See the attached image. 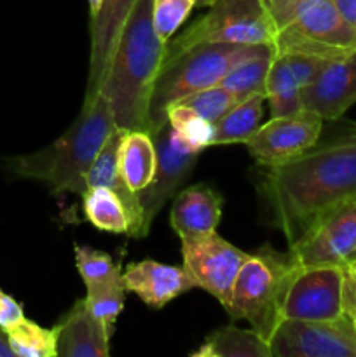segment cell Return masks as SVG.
<instances>
[{"instance_id": "obj_1", "label": "cell", "mask_w": 356, "mask_h": 357, "mask_svg": "<svg viewBox=\"0 0 356 357\" xmlns=\"http://www.w3.org/2000/svg\"><path fill=\"white\" fill-rule=\"evenodd\" d=\"M257 188L265 222L293 246L318 218L356 195V132L278 166H262Z\"/></svg>"}, {"instance_id": "obj_2", "label": "cell", "mask_w": 356, "mask_h": 357, "mask_svg": "<svg viewBox=\"0 0 356 357\" xmlns=\"http://www.w3.org/2000/svg\"><path fill=\"white\" fill-rule=\"evenodd\" d=\"M152 7L154 0L135 2L98 89L110 103L115 126L124 131L150 132V96L168 45L154 28Z\"/></svg>"}, {"instance_id": "obj_3", "label": "cell", "mask_w": 356, "mask_h": 357, "mask_svg": "<svg viewBox=\"0 0 356 357\" xmlns=\"http://www.w3.org/2000/svg\"><path fill=\"white\" fill-rule=\"evenodd\" d=\"M117 128L110 103L101 93L84 100L77 121L52 145L37 152L7 160L16 176L44 181L52 194L87 192V173L103 149L108 136Z\"/></svg>"}, {"instance_id": "obj_4", "label": "cell", "mask_w": 356, "mask_h": 357, "mask_svg": "<svg viewBox=\"0 0 356 357\" xmlns=\"http://www.w3.org/2000/svg\"><path fill=\"white\" fill-rule=\"evenodd\" d=\"M272 51L274 49L271 45L199 44L187 51L164 56L150 96V136L168 124L166 110L171 105L220 84L227 73L244 59Z\"/></svg>"}, {"instance_id": "obj_5", "label": "cell", "mask_w": 356, "mask_h": 357, "mask_svg": "<svg viewBox=\"0 0 356 357\" xmlns=\"http://www.w3.org/2000/svg\"><path fill=\"white\" fill-rule=\"evenodd\" d=\"M300 267L292 251L281 253L269 244L248 255L234 282L227 309L230 319L246 321L264 340H271L281 324L286 295Z\"/></svg>"}, {"instance_id": "obj_6", "label": "cell", "mask_w": 356, "mask_h": 357, "mask_svg": "<svg viewBox=\"0 0 356 357\" xmlns=\"http://www.w3.org/2000/svg\"><path fill=\"white\" fill-rule=\"evenodd\" d=\"M276 28L274 52L337 59L356 51V30L332 0H264Z\"/></svg>"}, {"instance_id": "obj_7", "label": "cell", "mask_w": 356, "mask_h": 357, "mask_svg": "<svg viewBox=\"0 0 356 357\" xmlns=\"http://www.w3.org/2000/svg\"><path fill=\"white\" fill-rule=\"evenodd\" d=\"M274 40L276 28L264 0H216L205 16L166 45V56L199 44L271 45L274 49Z\"/></svg>"}, {"instance_id": "obj_8", "label": "cell", "mask_w": 356, "mask_h": 357, "mask_svg": "<svg viewBox=\"0 0 356 357\" xmlns=\"http://www.w3.org/2000/svg\"><path fill=\"white\" fill-rule=\"evenodd\" d=\"M269 347L272 357H356V321L283 319Z\"/></svg>"}, {"instance_id": "obj_9", "label": "cell", "mask_w": 356, "mask_h": 357, "mask_svg": "<svg viewBox=\"0 0 356 357\" xmlns=\"http://www.w3.org/2000/svg\"><path fill=\"white\" fill-rule=\"evenodd\" d=\"M184 268L195 288L215 296L223 309H229L232 288L248 253L222 239L216 232L192 239H181Z\"/></svg>"}, {"instance_id": "obj_10", "label": "cell", "mask_w": 356, "mask_h": 357, "mask_svg": "<svg viewBox=\"0 0 356 357\" xmlns=\"http://www.w3.org/2000/svg\"><path fill=\"white\" fill-rule=\"evenodd\" d=\"M288 250L304 267L356 261V195L318 218Z\"/></svg>"}, {"instance_id": "obj_11", "label": "cell", "mask_w": 356, "mask_h": 357, "mask_svg": "<svg viewBox=\"0 0 356 357\" xmlns=\"http://www.w3.org/2000/svg\"><path fill=\"white\" fill-rule=\"evenodd\" d=\"M344 314V268L302 265L290 284L283 319L334 321Z\"/></svg>"}, {"instance_id": "obj_12", "label": "cell", "mask_w": 356, "mask_h": 357, "mask_svg": "<svg viewBox=\"0 0 356 357\" xmlns=\"http://www.w3.org/2000/svg\"><path fill=\"white\" fill-rule=\"evenodd\" d=\"M321 129L323 119L302 108L285 117H271L244 145L258 166H278L313 149L320 139Z\"/></svg>"}, {"instance_id": "obj_13", "label": "cell", "mask_w": 356, "mask_h": 357, "mask_svg": "<svg viewBox=\"0 0 356 357\" xmlns=\"http://www.w3.org/2000/svg\"><path fill=\"white\" fill-rule=\"evenodd\" d=\"M152 138L156 142L157 152L156 173L152 181L142 192H138L140 204L143 209V222L149 232L163 206L177 195L178 188L194 169L199 155L180 136L175 135L170 124L161 128Z\"/></svg>"}, {"instance_id": "obj_14", "label": "cell", "mask_w": 356, "mask_h": 357, "mask_svg": "<svg viewBox=\"0 0 356 357\" xmlns=\"http://www.w3.org/2000/svg\"><path fill=\"white\" fill-rule=\"evenodd\" d=\"M304 108L323 121H337L356 103V51L332 59L313 84L302 89Z\"/></svg>"}, {"instance_id": "obj_15", "label": "cell", "mask_w": 356, "mask_h": 357, "mask_svg": "<svg viewBox=\"0 0 356 357\" xmlns=\"http://www.w3.org/2000/svg\"><path fill=\"white\" fill-rule=\"evenodd\" d=\"M122 275L128 291L136 293L150 309H163L171 300L195 288L184 267L164 265L156 260L129 264Z\"/></svg>"}, {"instance_id": "obj_16", "label": "cell", "mask_w": 356, "mask_h": 357, "mask_svg": "<svg viewBox=\"0 0 356 357\" xmlns=\"http://www.w3.org/2000/svg\"><path fill=\"white\" fill-rule=\"evenodd\" d=\"M136 0H103L96 16L91 17L89 77L84 100H91L100 89L110 65L115 44Z\"/></svg>"}, {"instance_id": "obj_17", "label": "cell", "mask_w": 356, "mask_h": 357, "mask_svg": "<svg viewBox=\"0 0 356 357\" xmlns=\"http://www.w3.org/2000/svg\"><path fill=\"white\" fill-rule=\"evenodd\" d=\"M223 197L206 183L192 185L178 192L170 213L171 229L181 239L216 232L222 220Z\"/></svg>"}, {"instance_id": "obj_18", "label": "cell", "mask_w": 356, "mask_h": 357, "mask_svg": "<svg viewBox=\"0 0 356 357\" xmlns=\"http://www.w3.org/2000/svg\"><path fill=\"white\" fill-rule=\"evenodd\" d=\"M124 129L115 128L114 132L108 136L103 149L100 150L94 162L91 164L89 173H87V188L91 187H107L117 194L122 206L126 209V215L129 220L128 236L133 239H143L149 236L145 222H143V209L140 204L138 192H133L126 185L121 171H119V145H121Z\"/></svg>"}, {"instance_id": "obj_19", "label": "cell", "mask_w": 356, "mask_h": 357, "mask_svg": "<svg viewBox=\"0 0 356 357\" xmlns=\"http://www.w3.org/2000/svg\"><path fill=\"white\" fill-rule=\"evenodd\" d=\"M59 357H108L112 333L87 310L84 300H77L58 324Z\"/></svg>"}, {"instance_id": "obj_20", "label": "cell", "mask_w": 356, "mask_h": 357, "mask_svg": "<svg viewBox=\"0 0 356 357\" xmlns=\"http://www.w3.org/2000/svg\"><path fill=\"white\" fill-rule=\"evenodd\" d=\"M156 142L147 131H124L119 145V171L133 192H142L156 173Z\"/></svg>"}, {"instance_id": "obj_21", "label": "cell", "mask_w": 356, "mask_h": 357, "mask_svg": "<svg viewBox=\"0 0 356 357\" xmlns=\"http://www.w3.org/2000/svg\"><path fill=\"white\" fill-rule=\"evenodd\" d=\"M195 357H272L269 342L255 330L225 326L205 338L201 347L192 352Z\"/></svg>"}, {"instance_id": "obj_22", "label": "cell", "mask_w": 356, "mask_h": 357, "mask_svg": "<svg viewBox=\"0 0 356 357\" xmlns=\"http://www.w3.org/2000/svg\"><path fill=\"white\" fill-rule=\"evenodd\" d=\"M264 101L265 94H253L230 108L218 122H215V138L212 146L246 143L260 128Z\"/></svg>"}, {"instance_id": "obj_23", "label": "cell", "mask_w": 356, "mask_h": 357, "mask_svg": "<svg viewBox=\"0 0 356 357\" xmlns=\"http://www.w3.org/2000/svg\"><path fill=\"white\" fill-rule=\"evenodd\" d=\"M265 100L271 107V117H285V115L297 114L304 108L302 87L283 54L274 52L272 56L267 86H265Z\"/></svg>"}, {"instance_id": "obj_24", "label": "cell", "mask_w": 356, "mask_h": 357, "mask_svg": "<svg viewBox=\"0 0 356 357\" xmlns=\"http://www.w3.org/2000/svg\"><path fill=\"white\" fill-rule=\"evenodd\" d=\"M82 208L87 222L101 232L128 236L129 220L121 199L107 187H91L82 195Z\"/></svg>"}, {"instance_id": "obj_25", "label": "cell", "mask_w": 356, "mask_h": 357, "mask_svg": "<svg viewBox=\"0 0 356 357\" xmlns=\"http://www.w3.org/2000/svg\"><path fill=\"white\" fill-rule=\"evenodd\" d=\"M16 357H58V330L23 319L6 331Z\"/></svg>"}, {"instance_id": "obj_26", "label": "cell", "mask_w": 356, "mask_h": 357, "mask_svg": "<svg viewBox=\"0 0 356 357\" xmlns=\"http://www.w3.org/2000/svg\"><path fill=\"white\" fill-rule=\"evenodd\" d=\"M272 56H274V51L244 59L239 65L234 66L220 84L229 89L237 101L246 100L253 94H265Z\"/></svg>"}, {"instance_id": "obj_27", "label": "cell", "mask_w": 356, "mask_h": 357, "mask_svg": "<svg viewBox=\"0 0 356 357\" xmlns=\"http://www.w3.org/2000/svg\"><path fill=\"white\" fill-rule=\"evenodd\" d=\"M166 119L175 135L180 136L194 152L201 153L202 150L213 145L215 124L206 121L194 108L175 103L166 110Z\"/></svg>"}, {"instance_id": "obj_28", "label": "cell", "mask_w": 356, "mask_h": 357, "mask_svg": "<svg viewBox=\"0 0 356 357\" xmlns=\"http://www.w3.org/2000/svg\"><path fill=\"white\" fill-rule=\"evenodd\" d=\"M126 293H128V288H126L124 275L114 279V281L87 288L86 298H84L87 310L96 319H100L110 333H114L115 321L124 309Z\"/></svg>"}, {"instance_id": "obj_29", "label": "cell", "mask_w": 356, "mask_h": 357, "mask_svg": "<svg viewBox=\"0 0 356 357\" xmlns=\"http://www.w3.org/2000/svg\"><path fill=\"white\" fill-rule=\"evenodd\" d=\"M75 264L86 288L121 278V265L114 264L110 255L91 250L89 246H75Z\"/></svg>"}, {"instance_id": "obj_30", "label": "cell", "mask_w": 356, "mask_h": 357, "mask_svg": "<svg viewBox=\"0 0 356 357\" xmlns=\"http://www.w3.org/2000/svg\"><path fill=\"white\" fill-rule=\"evenodd\" d=\"M178 103L194 108V110L198 112L199 115H202L206 121L215 124V122H218L230 108L236 107L239 101H237L236 96H234L229 89H225L222 84H216V86L206 87V89L198 91V93L184 98V100L178 101Z\"/></svg>"}, {"instance_id": "obj_31", "label": "cell", "mask_w": 356, "mask_h": 357, "mask_svg": "<svg viewBox=\"0 0 356 357\" xmlns=\"http://www.w3.org/2000/svg\"><path fill=\"white\" fill-rule=\"evenodd\" d=\"M194 2L192 0H154L152 20L154 28L163 42H170L175 31L181 26L191 14Z\"/></svg>"}, {"instance_id": "obj_32", "label": "cell", "mask_w": 356, "mask_h": 357, "mask_svg": "<svg viewBox=\"0 0 356 357\" xmlns=\"http://www.w3.org/2000/svg\"><path fill=\"white\" fill-rule=\"evenodd\" d=\"M278 54V52H276ZM288 61L290 68H292L293 75L299 80L300 87H307L309 84H313L314 80L320 77V73L323 72L325 66L330 63V59L318 58V56L311 54H299V52H292V54H283Z\"/></svg>"}, {"instance_id": "obj_33", "label": "cell", "mask_w": 356, "mask_h": 357, "mask_svg": "<svg viewBox=\"0 0 356 357\" xmlns=\"http://www.w3.org/2000/svg\"><path fill=\"white\" fill-rule=\"evenodd\" d=\"M24 317L23 307L20 302L13 298L7 293L0 291V330L7 331L10 326L20 323Z\"/></svg>"}, {"instance_id": "obj_34", "label": "cell", "mask_w": 356, "mask_h": 357, "mask_svg": "<svg viewBox=\"0 0 356 357\" xmlns=\"http://www.w3.org/2000/svg\"><path fill=\"white\" fill-rule=\"evenodd\" d=\"M344 310L356 321V261L344 265Z\"/></svg>"}, {"instance_id": "obj_35", "label": "cell", "mask_w": 356, "mask_h": 357, "mask_svg": "<svg viewBox=\"0 0 356 357\" xmlns=\"http://www.w3.org/2000/svg\"><path fill=\"white\" fill-rule=\"evenodd\" d=\"M332 2L337 7L342 20L356 30V0H332Z\"/></svg>"}, {"instance_id": "obj_36", "label": "cell", "mask_w": 356, "mask_h": 357, "mask_svg": "<svg viewBox=\"0 0 356 357\" xmlns=\"http://www.w3.org/2000/svg\"><path fill=\"white\" fill-rule=\"evenodd\" d=\"M0 357H16L14 356L13 349H10L7 333L3 330H0Z\"/></svg>"}, {"instance_id": "obj_37", "label": "cell", "mask_w": 356, "mask_h": 357, "mask_svg": "<svg viewBox=\"0 0 356 357\" xmlns=\"http://www.w3.org/2000/svg\"><path fill=\"white\" fill-rule=\"evenodd\" d=\"M101 2H103V0H87V3H89L91 17L96 16V13L100 10V7H101Z\"/></svg>"}, {"instance_id": "obj_38", "label": "cell", "mask_w": 356, "mask_h": 357, "mask_svg": "<svg viewBox=\"0 0 356 357\" xmlns=\"http://www.w3.org/2000/svg\"><path fill=\"white\" fill-rule=\"evenodd\" d=\"M192 2H194V6L199 7H212L216 0H192Z\"/></svg>"}, {"instance_id": "obj_39", "label": "cell", "mask_w": 356, "mask_h": 357, "mask_svg": "<svg viewBox=\"0 0 356 357\" xmlns=\"http://www.w3.org/2000/svg\"><path fill=\"white\" fill-rule=\"evenodd\" d=\"M351 131H353V132H356V124H353V128H351Z\"/></svg>"}]
</instances>
